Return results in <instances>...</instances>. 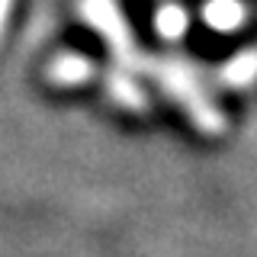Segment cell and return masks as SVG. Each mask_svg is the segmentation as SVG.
Instances as JSON below:
<instances>
[{"label":"cell","instance_id":"obj_1","mask_svg":"<svg viewBox=\"0 0 257 257\" xmlns=\"http://www.w3.org/2000/svg\"><path fill=\"white\" fill-rule=\"evenodd\" d=\"M142 68L158 77V84L171 93V100H177V106L187 109V116L193 119V125L203 135H219L225 128L222 112L203 93V87H199L190 64H183L177 58H142Z\"/></svg>","mask_w":257,"mask_h":257},{"label":"cell","instance_id":"obj_2","mask_svg":"<svg viewBox=\"0 0 257 257\" xmlns=\"http://www.w3.org/2000/svg\"><path fill=\"white\" fill-rule=\"evenodd\" d=\"M77 10L87 20V26L109 45V52L119 61V68H125V71L142 68L145 55L135 48V36L128 29V23L122 20V13H119L116 0H77Z\"/></svg>","mask_w":257,"mask_h":257},{"label":"cell","instance_id":"obj_3","mask_svg":"<svg viewBox=\"0 0 257 257\" xmlns=\"http://www.w3.org/2000/svg\"><path fill=\"white\" fill-rule=\"evenodd\" d=\"M48 84H58V87H80L87 80L96 77V64L87 58V55L77 52H61L58 58H52V64L45 68Z\"/></svg>","mask_w":257,"mask_h":257},{"label":"cell","instance_id":"obj_4","mask_svg":"<svg viewBox=\"0 0 257 257\" xmlns=\"http://www.w3.org/2000/svg\"><path fill=\"white\" fill-rule=\"evenodd\" d=\"M199 16L215 32H238L247 20V7L241 0H206Z\"/></svg>","mask_w":257,"mask_h":257},{"label":"cell","instance_id":"obj_5","mask_svg":"<svg viewBox=\"0 0 257 257\" xmlns=\"http://www.w3.org/2000/svg\"><path fill=\"white\" fill-rule=\"evenodd\" d=\"M106 93L122 109H132V112H145V109H148V96H145V90L135 84L132 71H125V68L106 71Z\"/></svg>","mask_w":257,"mask_h":257},{"label":"cell","instance_id":"obj_6","mask_svg":"<svg viewBox=\"0 0 257 257\" xmlns=\"http://www.w3.org/2000/svg\"><path fill=\"white\" fill-rule=\"evenodd\" d=\"M257 80V48H244L238 52L231 61L222 64L219 71V84L231 87V90H241V87H251Z\"/></svg>","mask_w":257,"mask_h":257},{"label":"cell","instance_id":"obj_7","mask_svg":"<svg viewBox=\"0 0 257 257\" xmlns=\"http://www.w3.org/2000/svg\"><path fill=\"white\" fill-rule=\"evenodd\" d=\"M190 29V16L183 10L180 4H161L158 13H155V32L161 39H167V42H177V39H183Z\"/></svg>","mask_w":257,"mask_h":257},{"label":"cell","instance_id":"obj_8","mask_svg":"<svg viewBox=\"0 0 257 257\" xmlns=\"http://www.w3.org/2000/svg\"><path fill=\"white\" fill-rule=\"evenodd\" d=\"M10 7H13V0H0V39H4L7 20H10Z\"/></svg>","mask_w":257,"mask_h":257}]
</instances>
